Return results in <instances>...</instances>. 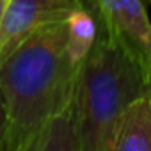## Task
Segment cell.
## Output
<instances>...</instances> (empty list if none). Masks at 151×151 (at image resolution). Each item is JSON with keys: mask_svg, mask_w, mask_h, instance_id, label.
Segmentation results:
<instances>
[{"mask_svg": "<svg viewBox=\"0 0 151 151\" xmlns=\"http://www.w3.org/2000/svg\"><path fill=\"white\" fill-rule=\"evenodd\" d=\"M7 137H9V110L4 89L0 86V151H7Z\"/></svg>", "mask_w": 151, "mask_h": 151, "instance_id": "obj_8", "label": "cell"}, {"mask_svg": "<svg viewBox=\"0 0 151 151\" xmlns=\"http://www.w3.org/2000/svg\"><path fill=\"white\" fill-rule=\"evenodd\" d=\"M84 0H6L0 23V62L37 29L66 20Z\"/></svg>", "mask_w": 151, "mask_h": 151, "instance_id": "obj_4", "label": "cell"}, {"mask_svg": "<svg viewBox=\"0 0 151 151\" xmlns=\"http://www.w3.org/2000/svg\"><path fill=\"white\" fill-rule=\"evenodd\" d=\"M32 151H82L75 96L43 126Z\"/></svg>", "mask_w": 151, "mask_h": 151, "instance_id": "obj_6", "label": "cell"}, {"mask_svg": "<svg viewBox=\"0 0 151 151\" xmlns=\"http://www.w3.org/2000/svg\"><path fill=\"white\" fill-rule=\"evenodd\" d=\"M109 151H151V93L137 98L119 114Z\"/></svg>", "mask_w": 151, "mask_h": 151, "instance_id": "obj_5", "label": "cell"}, {"mask_svg": "<svg viewBox=\"0 0 151 151\" xmlns=\"http://www.w3.org/2000/svg\"><path fill=\"white\" fill-rule=\"evenodd\" d=\"M4 7H6V0H0V23H2V14H4Z\"/></svg>", "mask_w": 151, "mask_h": 151, "instance_id": "obj_9", "label": "cell"}, {"mask_svg": "<svg viewBox=\"0 0 151 151\" xmlns=\"http://www.w3.org/2000/svg\"><path fill=\"white\" fill-rule=\"evenodd\" d=\"M147 93L151 80L144 68L100 29L80 66L75 91L82 151H109L116 119Z\"/></svg>", "mask_w": 151, "mask_h": 151, "instance_id": "obj_2", "label": "cell"}, {"mask_svg": "<svg viewBox=\"0 0 151 151\" xmlns=\"http://www.w3.org/2000/svg\"><path fill=\"white\" fill-rule=\"evenodd\" d=\"M100 34V23L93 9L84 4L68 16V46L77 62H84Z\"/></svg>", "mask_w": 151, "mask_h": 151, "instance_id": "obj_7", "label": "cell"}, {"mask_svg": "<svg viewBox=\"0 0 151 151\" xmlns=\"http://www.w3.org/2000/svg\"><path fill=\"white\" fill-rule=\"evenodd\" d=\"M147 2H151V0H147Z\"/></svg>", "mask_w": 151, "mask_h": 151, "instance_id": "obj_10", "label": "cell"}, {"mask_svg": "<svg viewBox=\"0 0 151 151\" xmlns=\"http://www.w3.org/2000/svg\"><path fill=\"white\" fill-rule=\"evenodd\" d=\"M100 29L121 45L151 80V20L144 0H93Z\"/></svg>", "mask_w": 151, "mask_h": 151, "instance_id": "obj_3", "label": "cell"}, {"mask_svg": "<svg viewBox=\"0 0 151 151\" xmlns=\"http://www.w3.org/2000/svg\"><path fill=\"white\" fill-rule=\"evenodd\" d=\"M80 66L68 46V18L37 29L0 62L7 151H32L43 126L75 96Z\"/></svg>", "mask_w": 151, "mask_h": 151, "instance_id": "obj_1", "label": "cell"}]
</instances>
